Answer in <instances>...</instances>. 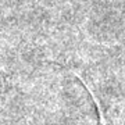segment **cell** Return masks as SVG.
I'll return each mask as SVG.
<instances>
[{"label":"cell","mask_w":125,"mask_h":125,"mask_svg":"<svg viewBox=\"0 0 125 125\" xmlns=\"http://www.w3.org/2000/svg\"><path fill=\"white\" fill-rule=\"evenodd\" d=\"M92 96H93V93H92ZM93 99H94V102H96V104H97V110H99V115H100V125H110L108 124V121L104 118V115H103V111L100 110V106H99V102L96 100V97L93 96Z\"/></svg>","instance_id":"6da1fadb"}]
</instances>
